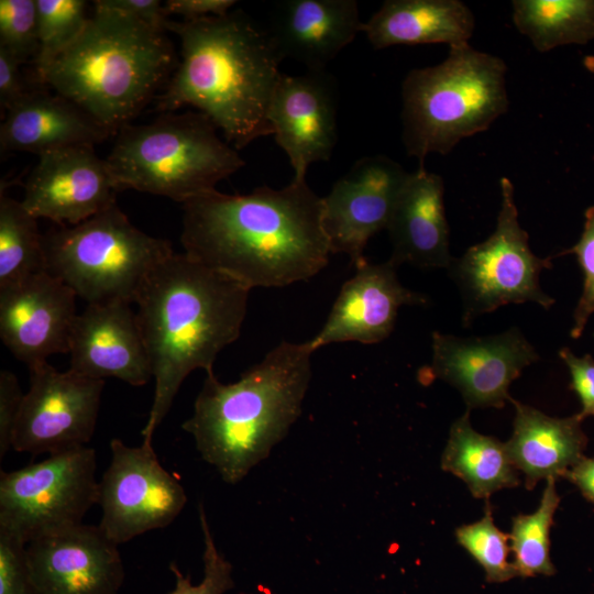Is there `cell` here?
<instances>
[{"instance_id": "6da1fadb", "label": "cell", "mask_w": 594, "mask_h": 594, "mask_svg": "<svg viewBox=\"0 0 594 594\" xmlns=\"http://www.w3.org/2000/svg\"><path fill=\"white\" fill-rule=\"evenodd\" d=\"M182 223L185 254L250 289L307 280L331 254L322 198L306 178L246 195L212 190L183 204Z\"/></svg>"}, {"instance_id": "7a4b0ae2", "label": "cell", "mask_w": 594, "mask_h": 594, "mask_svg": "<svg viewBox=\"0 0 594 594\" xmlns=\"http://www.w3.org/2000/svg\"><path fill=\"white\" fill-rule=\"evenodd\" d=\"M250 290L184 252H174L148 275L135 300L154 378L143 442L152 443L185 378L198 369L213 373L220 351L239 338Z\"/></svg>"}, {"instance_id": "3957f363", "label": "cell", "mask_w": 594, "mask_h": 594, "mask_svg": "<svg viewBox=\"0 0 594 594\" xmlns=\"http://www.w3.org/2000/svg\"><path fill=\"white\" fill-rule=\"evenodd\" d=\"M180 58L156 110L193 107L207 116L237 151L272 135L268 111L282 76L267 30L241 11L198 20H168Z\"/></svg>"}, {"instance_id": "277c9868", "label": "cell", "mask_w": 594, "mask_h": 594, "mask_svg": "<svg viewBox=\"0 0 594 594\" xmlns=\"http://www.w3.org/2000/svg\"><path fill=\"white\" fill-rule=\"evenodd\" d=\"M309 341H282L234 383L207 374L183 429L222 481L238 484L288 433L311 380Z\"/></svg>"}, {"instance_id": "5b68a950", "label": "cell", "mask_w": 594, "mask_h": 594, "mask_svg": "<svg viewBox=\"0 0 594 594\" xmlns=\"http://www.w3.org/2000/svg\"><path fill=\"white\" fill-rule=\"evenodd\" d=\"M79 37L51 65L47 84L111 134L169 80L178 59L167 31L94 1Z\"/></svg>"}, {"instance_id": "8992f818", "label": "cell", "mask_w": 594, "mask_h": 594, "mask_svg": "<svg viewBox=\"0 0 594 594\" xmlns=\"http://www.w3.org/2000/svg\"><path fill=\"white\" fill-rule=\"evenodd\" d=\"M505 62L452 46L443 62L411 69L402 84L403 143L420 165L432 153L449 154L463 139L487 130L508 110Z\"/></svg>"}, {"instance_id": "52a82bcc", "label": "cell", "mask_w": 594, "mask_h": 594, "mask_svg": "<svg viewBox=\"0 0 594 594\" xmlns=\"http://www.w3.org/2000/svg\"><path fill=\"white\" fill-rule=\"evenodd\" d=\"M197 110L165 112L117 133L105 158L118 190L164 196L182 205L216 190L244 160Z\"/></svg>"}, {"instance_id": "ba28073f", "label": "cell", "mask_w": 594, "mask_h": 594, "mask_svg": "<svg viewBox=\"0 0 594 594\" xmlns=\"http://www.w3.org/2000/svg\"><path fill=\"white\" fill-rule=\"evenodd\" d=\"M46 271L89 304L135 302L152 271L174 251L134 227L117 204L43 234Z\"/></svg>"}, {"instance_id": "9c48e42d", "label": "cell", "mask_w": 594, "mask_h": 594, "mask_svg": "<svg viewBox=\"0 0 594 594\" xmlns=\"http://www.w3.org/2000/svg\"><path fill=\"white\" fill-rule=\"evenodd\" d=\"M499 187L495 230L454 257L447 270L461 295L463 327L505 305L530 301L549 309L556 302L539 284L542 270L552 267L551 257H539L530 250L528 233L518 220L512 180L502 177Z\"/></svg>"}, {"instance_id": "30bf717a", "label": "cell", "mask_w": 594, "mask_h": 594, "mask_svg": "<svg viewBox=\"0 0 594 594\" xmlns=\"http://www.w3.org/2000/svg\"><path fill=\"white\" fill-rule=\"evenodd\" d=\"M96 451L51 454L0 476V530L24 543L82 524L97 504Z\"/></svg>"}, {"instance_id": "8fae6325", "label": "cell", "mask_w": 594, "mask_h": 594, "mask_svg": "<svg viewBox=\"0 0 594 594\" xmlns=\"http://www.w3.org/2000/svg\"><path fill=\"white\" fill-rule=\"evenodd\" d=\"M110 462L98 483L99 527L122 544L144 532L165 528L182 513L187 496L179 481L166 471L152 443L110 442Z\"/></svg>"}, {"instance_id": "7c38bea8", "label": "cell", "mask_w": 594, "mask_h": 594, "mask_svg": "<svg viewBox=\"0 0 594 594\" xmlns=\"http://www.w3.org/2000/svg\"><path fill=\"white\" fill-rule=\"evenodd\" d=\"M29 373L11 449L51 455L85 447L95 432L105 381L59 372L47 361Z\"/></svg>"}, {"instance_id": "4fadbf2b", "label": "cell", "mask_w": 594, "mask_h": 594, "mask_svg": "<svg viewBox=\"0 0 594 594\" xmlns=\"http://www.w3.org/2000/svg\"><path fill=\"white\" fill-rule=\"evenodd\" d=\"M431 348V363L420 370V382L437 378L452 385L461 393L468 410L504 407L510 399V384L540 359L517 327L468 338L435 331Z\"/></svg>"}, {"instance_id": "5bb4252c", "label": "cell", "mask_w": 594, "mask_h": 594, "mask_svg": "<svg viewBox=\"0 0 594 594\" xmlns=\"http://www.w3.org/2000/svg\"><path fill=\"white\" fill-rule=\"evenodd\" d=\"M409 173L385 155L364 156L322 197V227L331 254L343 253L356 267L366 261L370 239L387 229Z\"/></svg>"}, {"instance_id": "9a60e30c", "label": "cell", "mask_w": 594, "mask_h": 594, "mask_svg": "<svg viewBox=\"0 0 594 594\" xmlns=\"http://www.w3.org/2000/svg\"><path fill=\"white\" fill-rule=\"evenodd\" d=\"M117 191L106 160L78 144L38 155L21 202L36 219L76 226L117 204Z\"/></svg>"}, {"instance_id": "2e32d148", "label": "cell", "mask_w": 594, "mask_h": 594, "mask_svg": "<svg viewBox=\"0 0 594 594\" xmlns=\"http://www.w3.org/2000/svg\"><path fill=\"white\" fill-rule=\"evenodd\" d=\"M36 594H118L124 579L122 559L99 526H78L26 544Z\"/></svg>"}, {"instance_id": "e0dca14e", "label": "cell", "mask_w": 594, "mask_h": 594, "mask_svg": "<svg viewBox=\"0 0 594 594\" xmlns=\"http://www.w3.org/2000/svg\"><path fill=\"white\" fill-rule=\"evenodd\" d=\"M77 295L47 271L0 289V337L28 367L68 353Z\"/></svg>"}, {"instance_id": "ac0fdd59", "label": "cell", "mask_w": 594, "mask_h": 594, "mask_svg": "<svg viewBox=\"0 0 594 594\" xmlns=\"http://www.w3.org/2000/svg\"><path fill=\"white\" fill-rule=\"evenodd\" d=\"M268 120L277 145L304 179L308 167L328 161L337 143V86L324 70L282 74L274 90Z\"/></svg>"}, {"instance_id": "d6986e66", "label": "cell", "mask_w": 594, "mask_h": 594, "mask_svg": "<svg viewBox=\"0 0 594 594\" xmlns=\"http://www.w3.org/2000/svg\"><path fill=\"white\" fill-rule=\"evenodd\" d=\"M341 287L326 323L309 340L314 351L337 342L378 343L393 332L403 306H426L429 298L402 285L389 260H367Z\"/></svg>"}, {"instance_id": "ffe728a7", "label": "cell", "mask_w": 594, "mask_h": 594, "mask_svg": "<svg viewBox=\"0 0 594 594\" xmlns=\"http://www.w3.org/2000/svg\"><path fill=\"white\" fill-rule=\"evenodd\" d=\"M128 302L89 304L77 315L69 370L90 378L114 377L143 386L153 377L136 314Z\"/></svg>"}, {"instance_id": "44dd1931", "label": "cell", "mask_w": 594, "mask_h": 594, "mask_svg": "<svg viewBox=\"0 0 594 594\" xmlns=\"http://www.w3.org/2000/svg\"><path fill=\"white\" fill-rule=\"evenodd\" d=\"M362 26L355 0H283L273 9L267 32L282 58L324 70Z\"/></svg>"}, {"instance_id": "7402d4cb", "label": "cell", "mask_w": 594, "mask_h": 594, "mask_svg": "<svg viewBox=\"0 0 594 594\" xmlns=\"http://www.w3.org/2000/svg\"><path fill=\"white\" fill-rule=\"evenodd\" d=\"M440 175L419 165L409 173L395 202L387 231L392 242L389 261L397 267L446 268L453 261L450 231Z\"/></svg>"}, {"instance_id": "603a6c76", "label": "cell", "mask_w": 594, "mask_h": 594, "mask_svg": "<svg viewBox=\"0 0 594 594\" xmlns=\"http://www.w3.org/2000/svg\"><path fill=\"white\" fill-rule=\"evenodd\" d=\"M112 135L74 102L58 94L30 90L4 112L0 125L1 152L37 155L57 148L95 145Z\"/></svg>"}, {"instance_id": "cb8c5ba5", "label": "cell", "mask_w": 594, "mask_h": 594, "mask_svg": "<svg viewBox=\"0 0 594 594\" xmlns=\"http://www.w3.org/2000/svg\"><path fill=\"white\" fill-rule=\"evenodd\" d=\"M515 407L513 433L506 443L510 460L532 490L541 480L558 479L584 458L587 437L575 414L550 417L510 397Z\"/></svg>"}, {"instance_id": "d4e9b609", "label": "cell", "mask_w": 594, "mask_h": 594, "mask_svg": "<svg viewBox=\"0 0 594 594\" xmlns=\"http://www.w3.org/2000/svg\"><path fill=\"white\" fill-rule=\"evenodd\" d=\"M475 29L470 8L460 0H387L363 22L375 50L394 45L469 43Z\"/></svg>"}, {"instance_id": "484cf974", "label": "cell", "mask_w": 594, "mask_h": 594, "mask_svg": "<svg viewBox=\"0 0 594 594\" xmlns=\"http://www.w3.org/2000/svg\"><path fill=\"white\" fill-rule=\"evenodd\" d=\"M440 465L460 477L473 497L486 502L495 492L520 483L506 443L474 430L468 409L450 427Z\"/></svg>"}, {"instance_id": "4316f807", "label": "cell", "mask_w": 594, "mask_h": 594, "mask_svg": "<svg viewBox=\"0 0 594 594\" xmlns=\"http://www.w3.org/2000/svg\"><path fill=\"white\" fill-rule=\"evenodd\" d=\"M513 22L539 52L594 40V0H514Z\"/></svg>"}, {"instance_id": "83f0119b", "label": "cell", "mask_w": 594, "mask_h": 594, "mask_svg": "<svg viewBox=\"0 0 594 594\" xmlns=\"http://www.w3.org/2000/svg\"><path fill=\"white\" fill-rule=\"evenodd\" d=\"M46 271L43 234L37 219L0 193V289Z\"/></svg>"}, {"instance_id": "f1b7e54d", "label": "cell", "mask_w": 594, "mask_h": 594, "mask_svg": "<svg viewBox=\"0 0 594 594\" xmlns=\"http://www.w3.org/2000/svg\"><path fill=\"white\" fill-rule=\"evenodd\" d=\"M546 481L538 508L532 514H518L512 519L509 544L513 564L520 578L556 573L550 559V529L561 497L556 488L557 480Z\"/></svg>"}, {"instance_id": "f546056e", "label": "cell", "mask_w": 594, "mask_h": 594, "mask_svg": "<svg viewBox=\"0 0 594 594\" xmlns=\"http://www.w3.org/2000/svg\"><path fill=\"white\" fill-rule=\"evenodd\" d=\"M38 48L34 59L42 82L51 65L82 33L90 15L84 0H36Z\"/></svg>"}, {"instance_id": "4dcf8cb0", "label": "cell", "mask_w": 594, "mask_h": 594, "mask_svg": "<svg viewBox=\"0 0 594 594\" xmlns=\"http://www.w3.org/2000/svg\"><path fill=\"white\" fill-rule=\"evenodd\" d=\"M455 538L482 566L487 582L502 583L518 576L513 562L508 561L509 535L495 525L488 501L484 516L475 522L457 528Z\"/></svg>"}, {"instance_id": "1f68e13d", "label": "cell", "mask_w": 594, "mask_h": 594, "mask_svg": "<svg viewBox=\"0 0 594 594\" xmlns=\"http://www.w3.org/2000/svg\"><path fill=\"white\" fill-rule=\"evenodd\" d=\"M198 513L204 537V578L194 584L190 576H185L175 563H170L175 587L168 594H224L234 586L232 565L216 546L202 504H199Z\"/></svg>"}, {"instance_id": "d6a6232c", "label": "cell", "mask_w": 594, "mask_h": 594, "mask_svg": "<svg viewBox=\"0 0 594 594\" xmlns=\"http://www.w3.org/2000/svg\"><path fill=\"white\" fill-rule=\"evenodd\" d=\"M0 47L21 64L38 48L36 0H0Z\"/></svg>"}, {"instance_id": "836d02e7", "label": "cell", "mask_w": 594, "mask_h": 594, "mask_svg": "<svg viewBox=\"0 0 594 594\" xmlns=\"http://www.w3.org/2000/svg\"><path fill=\"white\" fill-rule=\"evenodd\" d=\"M582 234L574 246L566 251L576 256L583 272V290L573 312V327L570 336L578 339L594 314V206L585 211Z\"/></svg>"}, {"instance_id": "e575fe53", "label": "cell", "mask_w": 594, "mask_h": 594, "mask_svg": "<svg viewBox=\"0 0 594 594\" xmlns=\"http://www.w3.org/2000/svg\"><path fill=\"white\" fill-rule=\"evenodd\" d=\"M0 594H36L29 570L26 543L0 530Z\"/></svg>"}, {"instance_id": "d590c367", "label": "cell", "mask_w": 594, "mask_h": 594, "mask_svg": "<svg viewBox=\"0 0 594 594\" xmlns=\"http://www.w3.org/2000/svg\"><path fill=\"white\" fill-rule=\"evenodd\" d=\"M24 394L15 374L0 372V459L11 449L14 429L20 416Z\"/></svg>"}, {"instance_id": "8d00e7d4", "label": "cell", "mask_w": 594, "mask_h": 594, "mask_svg": "<svg viewBox=\"0 0 594 594\" xmlns=\"http://www.w3.org/2000/svg\"><path fill=\"white\" fill-rule=\"evenodd\" d=\"M560 359L565 363L572 389L579 397L582 409L576 415L581 420L594 416V360L590 354L576 356L570 349L559 351Z\"/></svg>"}, {"instance_id": "74e56055", "label": "cell", "mask_w": 594, "mask_h": 594, "mask_svg": "<svg viewBox=\"0 0 594 594\" xmlns=\"http://www.w3.org/2000/svg\"><path fill=\"white\" fill-rule=\"evenodd\" d=\"M20 65L13 55L0 47V107L4 112L30 91L24 84Z\"/></svg>"}, {"instance_id": "f35d334b", "label": "cell", "mask_w": 594, "mask_h": 594, "mask_svg": "<svg viewBox=\"0 0 594 594\" xmlns=\"http://www.w3.org/2000/svg\"><path fill=\"white\" fill-rule=\"evenodd\" d=\"M95 2L166 31L169 19L164 4L158 0H96Z\"/></svg>"}, {"instance_id": "ab89813d", "label": "cell", "mask_w": 594, "mask_h": 594, "mask_svg": "<svg viewBox=\"0 0 594 594\" xmlns=\"http://www.w3.org/2000/svg\"><path fill=\"white\" fill-rule=\"evenodd\" d=\"M237 3L233 0H168L164 8L167 15L177 14L183 20L222 16Z\"/></svg>"}, {"instance_id": "60d3db41", "label": "cell", "mask_w": 594, "mask_h": 594, "mask_svg": "<svg viewBox=\"0 0 594 594\" xmlns=\"http://www.w3.org/2000/svg\"><path fill=\"white\" fill-rule=\"evenodd\" d=\"M582 493V495L594 504V458H583L571 468L564 475Z\"/></svg>"}, {"instance_id": "b9f144b4", "label": "cell", "mask_w": 594, "mask_h": 594, "mask_svg": "<svg viewBox=\"0 0 594 594\" xmlns=\"http://www.w3.org/2000/svg\"><path fill=\"white\" fill-rule=\"evenodd\" d=\"M583 65L588 72L594 74V56L592 55L585 56L583 59Z\"/></svg>"}]
</instances>
